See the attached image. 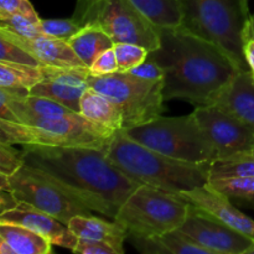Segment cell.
Wrapping results in <instances>:
<instances>
[{
	"label": "cell",
	"instance_id": "obj_1",
	"mask_svg": "<svg viewBox=\"0 0 254 254\" xmlns=\"http://www.w3.org/2000/svg\"><path fill=\"white\" fill-rule=\"evenodd\" d=\"M25 165L56 184L69 197L94 212L114 218L138 181L111 163L104 149L24 145Z\"/></svg>",
	"mask_w": 254,
	"mask_h": 254
},
{
	"label": "cell",
	"instance_id": "obj_2",
	"mask_svg": "<svg viewBox=\"0 0 254 254\" xmlns=\"http://www.w3.org/2000/svg\"><path fill=\"white\" fill-rule=\"evenodd\" d=\"M164 71V99L213 104L240 69L225 51L180 26L160 27V46L149 51Z\"/></svg>",
	"mask_w": 254,
	"mask_h": 254
},
{
	"label": "cell",
	"instance_id": "obj_3",
	"mask_svg": "<svg viewBox=\"0 0 254 254\" xmlns=\"http://www.w3.org/2000/svg\"><path fill=\"white\" fill-rule=\"evenodd\" d=\"M106 154L112 164L141 185L181 193L201 188L210 181L211 164L171 158L133 140L123 130L116 131Z\"/></svg>",
	"mask_w": 254,
	"mask_h": 254
},
{
	"label": "cell",
	"instance_id": "obj_4",
	"mask_svg": "<svg viewBox=\"0 0 254 254\" xmlns=\"http://www.w3.org/2000/svg\"><path fill=\"white\" fill-rule=\"evenodd\" d=\"M250 17L248 0H181L179 26L217 45L241 72H250L245 56Z\"/></svg>",
	"mask_w": 254,
	"mask_h": 254
},
{
	"label": "cell",
	"instance_id": "obj_5",
	"mask_svg": "<svg viewBox=\"0 0 254 254\" xmlns=\"http://www.w3.org/2000/svg\"><path fill=\"white\" fill-rule=\"evenodd\" d=\"M116 131L98 126L81 113L36 118L27 123L0 119V143L11 145L108 148Z\"/></svg>",
	"mask_w": 254,
	"mask_h": 254
},
{
	"label": "cell",
	"instance_id": "obj_6",
	"mask_svg": "<svg viewBox=\"0 0 254 254\" xmlns=\"http://www.w3.org/2000/svg\"><path fill=\"white\" fill-rule=\"evenodd\" d=\"M133 140L179 160L211 164L216 150L193 112L188 116L164 117L123 129Z\"/></svg>",
	"mask_w": 254,
	"mask_h": 254
},
{
	"label": "cell",
	"instance_id": "obj_7",
	"mask_svg": "<svg viewBox=\"0 0 254 254\" xmlns=\"http://www.w3.org/2000/svg\"><path fill=\"white\" fill-rule=\"evenodd\" d=\"M190 202L180 193L151 185H139L113 218L128 237H154L178 230L188 216Z\"/></svg>",
	"mask_w": 254,
	"mask_h": 254
},
{
	"label": "cell",
	"instance_id": "obj_8",
	"mask_svg": "<svg viewBox=\"0 0 254 254\" xmlns=\"http://www.w3.org/2000/svg\"><path fill=\"white\" fill-rule=\"evenodd\" d=\"M72 19L79 26L101 27L114 44L130 42L149 51L160 46V27L131 0H77Z\"/></svg>",
	"mask_w": 254,
	"mask_h": 254
},
{
	"label": "cell",
	"instance_id": "obj_9",
	"mask_svg": "<svg viewBox=\"0 0 254 254\" xmlns=\"http://www.w3.org/2000/svg\"><path fill=\"white\" fill-rule=\"evenodd\" d=\"M89 87L117 104L123 114V129L140 126L158 118L164 107V79L149 81L130 73L89 76ZM122 129V130H123Z\"/></svg>",
	"mask_w": 254,
	"mask_h": 254
},
{
	"label": "cell",
	"instance_id": "obj_10",
	"mask_svg": "<svg viewBox=\"0 0 254 254\" xmlns=\"http://www.w3.org/2000/svg\"><path fill=\"white\" fill-rule=\"evenodd\" d=\"M10 191L20 202L30 203L67 226L76 216H91L92 212L31 166L24 165L10 176Z\"/></svg>",
	"mask_w": 254,
	"mask_h": 254
},
{
	"label": "cell",
	"instance_id": "obj_11",
	"mask_svg": "<svg viewBox=\"0 0 254 254\" xmlns=\"http://www.w3.org/2000/svg\"><path fill=\"white\" fill-rule=\"evenodd\" d=\"M180 230L212 254H246L254 241L212 213L190 203Z\"/></svg>",
	"mask_w": 254,
	"mask_h": 254
},
{
	"label": "cell",
	"instance_id": "obj_12",
	"mask_svg": "<svg viewBox=\"0 0 254 254\" xmlns=\"http://www.w3.org/2000/svg\"><path fill=\"white\" fill-rule=\"evenodd\" d=\"M193 114L216 150V159L248 153L254 144V133L233 114L217 104L196 107Z\"/></svg>",
	"mask_w": 254,
	"mask_h": 254
},
{
	"label": "cell",
	"instance_id": "obj_13",
	"mask_svg": "<svg viewBox=\"0 0 254 254\" xmlns=\"http://www.w3.org/2000/svg\"><path fill=\"white\" fill-rule=\"evenodd\" d=\"M41 68L44 79L30 89V94L46 97L79 113L81 98L89 88V68H61L52 66H42Z\"/></svg>",
	"mask_w": 254,
	"mask_h": 254
},
{
	"label": "cell",
	"instance_id": "obj_14",
	"mask_svg": "<svg viewBox=\"0 0 254 254\" xmlns=\"http://www.w3.org/2000/svg\"><path fill=\"white\" fill-rule=\"evenodd\" d=\"M0 222L16 223L44 236L52 245L73 251L78 237L64 223L30 203L20 202L16 208L0 215Z\"/></svg>",
	"mask_w": 254,
	"mask_h": 254
},
{
	"label": "cell",
	"instance_id": "obj_15",
	"mask_svg": "<svg viewBox=\"0 0 254 254\" xmlns=\"http://www.w3.org/2000/svg\"><path fill=\"white\" fill-rule=\"evenodd\" d=\"M186 201L197 207L203 208L207 212L243 233L254 241V221L247 215L241 212L231 200H228L225 195L218 192L210 184L196 188L190 191H184L180 193Z\"/></svg>",
	"mask_w": 254,
	"mask_h": 254
},
{
	"label": "cell",
	"instance_id": "obj_16",
	"mask_svg": "<svg viewBox=\"0 0 254 254\" xmlns=\"http://www.w3.org/2000/svg\"><path fill=\"white\" fill-rule=\"evenodd\" d=\"M0 35L27 50L40 62L41 67L52 66L61 67V68L87 67L83 61L77 56L68 41H64V40L54 39L45 35L37 36L35 39H25L5 27H0Z\"/></svg>",
	"mask_w": 254,
	"mask_h": 254
},
{
	"label": "cell",
	"instance_id": "obj_17",
	"mask_svg": "<svg viewBox=\"0 0 254 254\" xmlns=\"http://www.w3.org/2000/svg\"><path fill=\"white\" fill-rule=\"evenodd\" d=\"M213 104L230 112L254 133V81L250 72H238Z\"/></svg>",
	"mask_w": 254,
	"mask_h": 254
},
{
	"label": "cell",
	"instance_id": "obj_18",
	"mask_svg": "<svg viewBox=\"0 0 254 254\" xmlns=\"http://www.w3.org/2000/svg\"><path fill=\"white\" fill-rule=\"evenodd\" d=\"M128 241L139 252L145 254H212L180 228L154 237H128Z\"/></svg>",
	"mask_w": 254,
	"mask_h": 254
},
{
	"label": "cell",
	"instance_id": "obj_19",
	"mask_svg": "<svg viewBox=\"0 0 254 254\" xmlns=\"http://www.w3.org/2000/svg\"><path fill=\"white\" fill-rule=\"evenodd\" d=\"M68 227L78 238L102 241L108 243L118 254L124 253V242L128 240V232L118 222L101 220L93 216H76L68 223Z\"/></svg>",
	"mask_w": 254,
	"mask_h": 254
},
{
	"label": "cell",
	"instance_id": "obj_20",
	"mask_svg": "<svg viewBox=\"0 0 254 254\" xmlns=\"http://www.w3.org/2000/svg\"><path fill=\"white\" fill-rule=\"evenodd\" d=\"M79 113L88 121L114 131L123 129V114L108 97L89 87L79 103Z\"/></svg>",
	"mask_w": 254,
	"mask_h": 254
},
{
	"label": "cell",
	"instance_id": "obj_21",
	"mask_svg": "<svg viewBox=\"0 0 254 254\" xmlns=\"http://www.w3.org/2000/svg\"><path fill=\"white\" fill-rule=\"evenodd\" d=\"M0 238L6 241L16 254H49L52 243L44 236L16 223L0 222Z\"/></svg>",
	"mask_w": 254,
	"mask_h": 254
},
{
	"label": "cell",
	"instance_id": "obj_22",
	"mask_svg": "<svg viewBox=\"0 0 254 254\" xmlns=\"http://www.w3.org/2000/svg\"><path fill=\"white\" fill-rule=\"evenodd\" d=\"M68 44L88 68L101 52L114 46L113 40L101 27L94 25L82 26L81 30L68 40Z\"/></svg>",
	"mask_w": 254,
	"mask_h": 254
},
{
	"label": "cell",
	"instance_id": "obj_23",
	"mask_svg": "<svg viewBox=\"0 0 254 254\" xmlns=\"http://www.w3.org/2000/svg\"><path fill=\"white\" fill-rule=\"evenodd\" d=\"M41 67L0 61V87L31 89L44 79Z\"/></svg>",
	"mask_w": 254,
	"mask_h": 254
},
{
	"label": "cell",
	"instance_id": "obj_24",
	"mask_svg": "<svg viewBox=\"0 0 254 254\" xmlns=\"http://www.w3.org/2000/svg\"><path fill=\"white\" fill-rule=\"evenodd\" d=\"M156 26L175 27L181 22V0H131Z\"/></svg>",
	"mask_w": 254,
	"mask_h": 254
},
{
	"label": "cell",
	"instance_id": "obj_25",
	"mask_svg": "<svg viewBox=\"0 0 254 254\" xmlns=\"http://www.w3.org/2000/svg\"><path fill=\"white\" fill-rule=\"evenodd\" d=\"M208 184L233 203L254 208V176L213 179Z\"/></svg>",
	"mask_w": 254,
	"mask_h": 254
},
{
	"label": "cell",
	"instance_id": "obj_26",
	"mask_svg": "<svg viewBox=\"0 0 254 254\" xmlns=\"http://www.w3.org/2000/svg\"><path fill=\"white\" fill-rule=\"evenodd\" d=\"M254 176V158L240 153L226 159H215L210 166V180L223 178Z\"/></svg>",
	"mask_w": 254,
	"mask_h": 254
},
{
	"label": "cell",
	"instance_id": "obj_27",
	"mask_svg": "<svg viewBox=\"0 0 254 254\" xmlns=\"http://www.w3.org/2000/svg\"><path fill=\"white\" fill-rule=\"evenodd\" d=\"M118 64V72L127 73L130 69L143 64L149 56V50L130 42H117L113 46Z\"/></svg>",
	"mask_w": 254,
	"mask_h": 254
},
{
	"label": "cell",
	"instance_id": "obj_28",
	"mask_svg": "<svg viewBox=\"0 0 254 254\" xmlns=\"http://www.w3.org/2000/svg\"><path fill=\"white\" fill-rule=\"evenodd\" d=\"M40 17L34 19L24 14H11L0 17V27H5L25 39H35L42 35L40 31Z\"/></svg>",
	"mask_w": 254,
	"mask_h": 254
},
{
	"label": "cell",
	"instance_id": "obj_29",
	"mask_svg": "<svg viewBox=\"0 0 254 254\" xmlns=\"http://www.w3.org/2000/svg\"><path fill=\"white\" fill-rule=\"evenodd\" d=\"M73 19H47L40 20V31L45 36L68 41L73 35L81 30Z\"/></svg>",
	"mask_w": 254,
	"mask_h": 254
},
{
	"label": "cell",
	"instance_id": "obj_30",
	"mask_svg": "<svg viewBox=\"0 0 254 254\" xmlns=\"http://www.w3.org/2000/svg\"><path fill=\"white\" fill-rule=\"evenodd\" d=\"M0 61L15 62V64H29L34 67H41L40 62L30 54L27 50L17 45L16 42L0 35Z\"/></svg>",
	"mask_w": 254,
	"mask_h": 254
},
{
	"label": "cell",
	"instance_id": "obj_31",
	"mask_svg": "<svg viewBox=\"0 0 254 254\" xmlns=\"http://www.w3.org/2000/svg\"><path fill=\"white\" fill-rule=\"evenodd\" d=\"M25 165L24 153L17 150L11 144L0 143V173L14 175Z\"/></svg>",
	"mask_w": 254,
	"mask_h": 254
},
{
	"label": "cell",
	"instance_id": "obj_32",
	"mask_svg": "<svg viewBox=\"0 0 254 254\" xmlns=\"http://www.w3.org/2000/svg\"><path fill=\"white\" fill-rule=\"evenodd\" d=\"M116 72H118V64L113 47L101 52L89 67V73L97 77L107 76Z\"/></svg>",
	"mask_w": 254,
	"mask_h": 254
},
{
	"label": "cell",
	"instance_id": "obj_33",
	"mask_svg": "<svg viewBox=\"0 0 254 254\" xmlns=\"http://www.w3.org/2000/svg\"><path fill=\"white\" fill-rule=\"evenodd\" d=\"M11 14H24L39 19V15L29 0H0V17Z\"/></svg>",
	"mask_w": 254,
	"mask_h": 254
},
{
	"label": "cell",
	"instance_id": "obj_34",
	"mask_svg": "<svg viewBox=\"0 0 254 254\" xmlns=\"http://www.w3.org/2000/svg\"><path fill=\"white\" fill-rule=\"evenodd\" d=\"M72 252L81 254H118L108 243L88 238H78V242Z\"/></svg>",
	"mask_w": 254,
	"mask_h": 254
},
{
	"label": "cell",
	"instance_id": "obj_35",
	"mask_svg": "<svg viewBox=\"0 0 254 254\" xmlns=\"http://www.w3.org/2000/svg\"><path fill=\"white\" fill-rule=\"evenodd\" d=\"M127 73L134 74V76L140 77V78L144 79H149V81H161V79H164L163 68L149 56L143 64L136 66L135 68L130 69Z\"/></svg>",
	"mask_w": 254,
	"mask_h": 254
},
{
	"label": "cell",
	"instance_id": "obj_36",
	"mask_svg": "<svg viewBox=\"0 0 254 254\" xmlns=\"http://www.w3.org/2000/svg\"><path fill=\"white\" fill-rule=\"evenodd\" d=\"M245 56L248 68H250V73L254 81V39L248 31V26L245 32Z\"/></svg>",
	"mask_w": 254,
	"mask_h": 254
},
{
	"label": "cell",
	"instance_id": "obj_37",
	"mask_svg": "<svg viewBox=\"0 0 254 254\" xmlns=\"http://www.w3.org/2000/svg\"><path fill=\"white\" fill-rule=\"evenodd\" d=\"M19 203L20 201L15 197L11 191L0 190V215L16 208Z\"/></svg>",
	"mask_w": 254,
	"mask_h": 254
},
{
	"label": "cell",
	"instance_id": "obj_38",
	"mask_svg": "<svg viewBox=\"0 0 254 254\" xmlns=\"http://www.w3.org/2000/svg\"><path fill=\"white\" fill-rule=\"evenodd\" d=\"M0 254H16L15 251L12 250L11 246L4 241L2 238H0Z\"/></svg>",
	"mask_w": 254,
	"mask_h": 254
},
{
	"label": "cell",
	"instance_id": "obj_39",
	"mask_svg": "<svg viewBox=\"0 0 254 254\" xmlns=\"http://www.w3.org/2000/svg\"><path fill=\"white\" fill-rule=\"evenodd\" d=\"M248 31L252 35L254 39V15H251L250 17V24H248Z\"/></svg>",
	"mask_w": 254,
	"mask_h": 254
},
{
	"label": "cell",
	"instance_id": "obj_40",
	"mask_svg": "<svg viewBox=\"0 0 254 254\" xmlns=\"http://www.w3.org/2000/svg\"><path fill=\"white\" fill-rule=\"evenodd\" d=\"M246 254H254V242H253V245L251 246V248L247 251V253H246Z\"/></svg>",
	"mask_w": 254,
	"mask_h": 254
},
{
	"label": "cell",
	"instance_id": "obj_41",
	"mask_svg": "<svg viewBox=\"0 0 254 254\" xmlns=\"http://www.w3.org/2000/svg\"><path fill=\"white\" fill-rule=\"evenodd\" d=\"M248 154H250V155H252L253 158H254V144H253V146H252V149H251L250 151H248Z\"/></svg>",
	"mask_w": 254,
	"mask_h": 254
}]
</instances>
